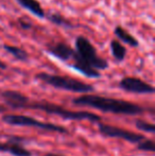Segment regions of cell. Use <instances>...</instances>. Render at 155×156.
I'll list each match as a JSON object with an SVG mask.
<instances>
[{"label": "cell", "instance_id": "8992f818", "mask_svg": "<svg viewBox=\"0 0 155 156\" xmlns=\"http://www.w3.org/2000/svg\"><path fill=\"white\" fill-rule=\"evenodd\" d=\"M99 131L102 135L106 136V137H112V138H120V139H124L126 141H130L132 144H139L146 137L141 134H137L134 132L128 131V129H121V127H117L114 125L110 124H99Z\"/></svg>", "mask_w": 155, "mask_h": 156}, {"label": "cell", "instance_id": "7a4b0ae2", "mask_svg": "<svg viewBox=\"0 0 155 156\" xmlns=\"http://www.w3.org/2000/svg\"><path fill=\"white\" fill-rule=\"evenodd\" d=\"M35 78L41 82L54 87V88L64 89V90L72 91V93L87 94L88 93L95 90L93 85L86 84L82 81L76 80V79L69 78V76H56V74L46 73V72H39L35 76Z\"/></svg>", "mask_w": 155, "mask_h": 156}, {"label": "cell", "instance_id": "ba28073f", "mask_svg": "<svg viewBox=\"0 0 155 156\" xmlns=\"http://www.w3.org/2000/svg\"><path fill=\"white\" fill-rule=\"evenodd\" d=\"M47 51L58 60L68 61L72 58L75 50L64 41H58V43L49 44L47 46Z\"/></svg>", "mask_w": 155, "mask_h": 156}, {"label": "cell", "instance_id": "d6986e66", "mask_svg": "<svg viewBox=\"0 0 155 156\" xmlns=\"http://www.w3.org/2000/svg\"><path fill=\"white\" fill-rule=\"evenodd\" d=\"M19 26H20V28L21 29H23V30H29V29H31L32 28V23H30V21H26V20H23V19H19Z\"/></svg>", "mask_w": 155, "mask_h": 156}, {"label": "cell", "instance_id": "2e32d148", "mask_svg": "<svg viewBox=\"0 0 155 156\" xmlns=\"http://www.w3.org/2000/svg\"><path fill=\"white\" fill-rule=\"evenodd\" d=\"M3 49L5 50L6 52H9L10 54H12L16 60L21 61V62H26L28 61V58H29V54L26 50L21 49L19 47H16V46H11V45H3Z\"/></svg>", "mask_w": 155, "mask_h": 156}, {"label": "cell", "instance_id": "6da1fadb", "mask_svg": "<svg viewBox=\"0 0 155 156\" xmlns=\"http://www.w3.org/2000/svg\"><path fill=\"white\" fill-rule=\"evenodd\" d=\"M73 104L78 106H87L99 109L102 112H108L121 115H139L143 113V108L135 103L119 99L106 98V97L84 94L73 99Z\"/></svg>", "mask_w": 155, "mask_h": 156}, {"label": "cell", "instance_id": "52a82bcc", "mask_svg": "<svg viewBox=\"0 0 155 156\" xmlns=\"http://www.w3.org/2000/svg\"><path fill=\"white\" fill-rule=\"evenodd\" d=\"M120 88L128 93L133 94H153L154 87L152 85L146 83L145 81L140 80L134 76H126L119 82Z\"/></svg>", "mask_w": 155, "mask_h": 156}, {"label": "cell", "instance_id": "277c9868", "mask_svg": "<svg viewBox=\"0 0 155 156\" xmlns=\"http://www.w3.org/2000/svg\"><path fill=\"white\" fill-rule=\"evenodd\" d=\"M75 58L86 63L91 68L96 70H104L108 68V63L106 60L98 56L96 48L85 36H78L76 38V51L73 52Z\"/></svg>", "mask_w": 155, "mask_h": 156}, {"label": "cell", "instance_id": "9a60e30c", "mask_svg": "<svg viewBox=\"0 0 155 156\" xmlns=\"http://www.w3.org/2000/svg\"><path fill=\"white\" fill-rule=\"evenodd\" d=\"M111 46V51L112 54L118 62H122V61L125 58L126 55V49L124 48L123 45H121L120 41H116V39H113L110 44Z\"/></svg>", "mask_w": 155, "mask_h": 156}, {"label": "cell", "instance_id": "ac0fdd59", "mask_svg": "<svg viewBox=\"0 0 155 156\" xmlns=\"http://www.w3.org/2000/svg\"><path fill=\"white\" fill-rule=\"evenodd\" d=\"M154 142L150 139H143L141 142H139L137 148L139 150H143V151H148V152H153L154 151Z\"/></svg>", "mask_w": 155, "mask_h": 156}, {"label": "cell", "instance_id": "ffe728a7", "mask_svg": "<svg viewBox=\"0 0 155 156\" xmlns=\"http://www.w3.org/2000/svg\"><path fill=\"white\" fill-rule=\"evenodd\" d=\"M8 68V66H6V64L5 63H3L2 61H0V69H2V70H4V69H6Z\"/></svg>", "mask_w": 155, "mask_h": 156}, {"label": "cell", "instance_id": "3957f363", "mask_svg": "<svg viewBox=\"0 0 155 156\" xmlns=\"http://www.w3.org/2000/svg\"><path fill=\"white\" fill-rule=\"evenodd\" d=\"M23 108H33V109H41L48 114L60 116L64 119L69 120H89V121H99L101 118L100 116L96 115L89 112H73L68 111L62 106H58L53 103L49 102H30V100L25 104Z\"/></svg>", "mask_w": 155, "mask_h": 156}, {"label": "cell", "instance_id": "8fae6325", "mask_svg": "<svg viewBox=\"0 0 155 156\" xmlns=\"http://www.w3.org/2000/svg\"><path fill=\"white\" fill-rule=\"evenodd\" d=\"M23 9L28 10L30 13L38 18H45V11L41 8V4L37 0H16Z\"/></svg>", "mask_w": 155, "mask_h": 156}, {"label": "cell", "instance_id": "30bf717a", "mask_svg": "<svg viewBox=\"0 0 155 156\" xmlns=\"http://www.w3.org/2000/svg\"><path fill=\"white\" fill-rule=\"evenodd\" d=\"M19 139H11L9 144H0V151L9 152L14 156H31V152L18 144Z\"/></svg>", "mask_w": 155, "mask_h": 156}, {"label": "cell", "instance_id": "7402d4cb", "mask_svg": "<svg viewBox=\"0 0 155 156\" xmlns=\"http://www.w3.org/2000/svg\"><path fill=\"white\" fill-rule=\"evenodd\" d=\"M45 156H63V155H60V154H47Z\"/></svg>", "mask_w": 155, "mask_h": 156}, {"label": "cell", "instance_id": "e0dca14e", "mask_svg": "<svg viewBox=\"0 0 155 156\" xmlns=\"http://www.w3.org/2000/svg\"><path fill=\"white\" fill-rule=\"evenodd\" d=\"M136 127L140 131L149 132V133H154L155 127L152 123H149L147 121H143V120H137L136 121Z\"/></svg>", "mask_w": 155, "mask_h": 156}, {"label": "cell", "instance_id": "44dd1931", "mask_svg": "<svg viewBox=\"0 0 155 156\" xmlns=\"http://www.w3.org/2000/svg\"><path fill=\"white\" fill-rule=\"evenodd\" d=\"M2 112H5V107H3V106L0 105V113H2Z\"/></svg>", "mask_w": 155, "mask_h": 156}, {"label": "cell", "instance_id": "603a6c76", "mask_svg": "<svg viewBox=\"0 0 155 156\" xmlns=\"http://www.w3.org/2000/svg\"><path fill=\"white\" fill-rule=\"evenodd\" d=\"M0 74H1V71H0Z\"/></svg>", "mask_w": 155, "mask_h": 156}, {"label": "cell", "instance_id": "7c38bea8", "mask_svg": "<svg viewBox=\"0 0 155 156\" xmlns=\"http://www.w3.org/2000/svg\"><path fill=\"white\" fill-rule=\"evenodd\" d=\"M73 61H75V63H73L72 67L75 68L76 70H78L79 72H81L82 74H84L85 76H87V78H91V79H97V78H100V72L98 71V70L93 69V68H91L89 65H87L86 63L82 62L81 60H79V58H75V56H72Z\"/></svg>", "mask_w": 155, "mask_h": 156}, {"label": "cell", "instance_id": "4fadbf2b", "mask_svg": "<svg viewBox=\"0 0 155 156\" xmlns=\"http://www.w3.org/2000/svg\"><path fill=\"white\" fill-rule=\"evenodd\" d=\"M114 33H115V35L118 37L119 41H123L124 44H128V45H130L131 47L135 48V47H138L139 46L138 41H137V39L135 38L132 34H130V33L126 31L125 29H123L122 27H120V26H118V27L115 28Z\"/></svg>", "mask_w": 155, "mask_h": 156}, {"label": "cell", "instance_id": "9c48e42d", "mask_svg": "<svg viewBox=\"0 0 155 156\" xmlns=\"http://www.w3.org/2000/svg\"><path fill=\"white\" fill-rule=\"evenodd\" d=\"M1 97L4 99L6 104H9L13 108H23L25 104L29 101V98L27 96L16 90L2 91Z\"/></svg>", "mask_w": 155, "mask_h": 156}, {"label": "cell", "instance_id": "5b68a950", "mask_svg": "<svg viewBox=\"0 0 155 156\" xmlns=\"http://www.w3.org/2000/svg\"><path fill=\"white\" fill-rule=\"evenodd\" d=\"M2 121L6 124L17 125V126H35L43 129L45 131L56 132L60 134H69V131L64 126H60L53 123H45L39 120L32 118L30 116L25 115H14V114H8L2 116Z\"/></svg>", "mask_w": 155, "mask_h": 156}, {"label": "cell", "instance_id": "5bb4252c", "mask_svg": "<svg viewBox=\"0 0 155 156\" xmlns=\"http://www.w3.org/2000/svg\"><path fill=\"white\" fill-rule=\"evenodd\" d=\"M45 17L50 21L52 23L53 25H56V26H60V27H63V28H66V29H70V28H75V26L68 20V19L65 18L63 15L58 14V13H48V14H45Z\"/></svg>", "mask_w": 155, "mask_h": 156}]
</instances>
